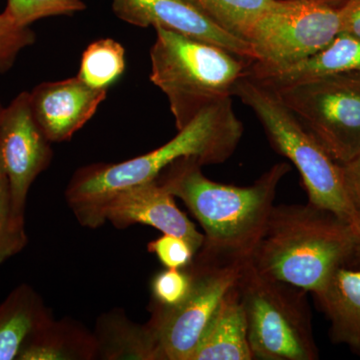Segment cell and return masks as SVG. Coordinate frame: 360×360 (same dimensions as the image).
<instances>
[{"label":"cell","mask_w":360,"mask_h":360,"mask_svg":"<svg viewBox=\"0 0 360 360\" xmlns=\"http://www.w3.org/2000/svg\"><path fill=\"white\" fill-rule=\"evenodd\" d=\"M290 172L288 163L279 162L251 186H227L207 179L196 158H184L168 165L156 180L202 227L205 243L196 253L248 264L264 236L277 187Z\"/></svg>","instance_id":"cell-1"},{"label":"cell","mask_w":360,"mask_h":360,"mask_svg":"<svg viewBox=\"0 0 360 360\" xmlns=\"http://www.w3.org/2000/svg\"><path fill=\"white\" fill-rule=\"evenodd\" d=\"M243 135L232 97L208 106L160 148L118 163L79 168L66 187L65 200L80 224L98 229L99 213L116 193L153 181L174 161L193 158L202 165H221L233 155Z\"/></svg>","instance_id":"cell-2"},{"label":"cell","mask_w":360,"mask_h":360,"mask_svg":"<svg viewBox=\"0 0 360 360\" xmlns=\"http://www.w3.org/2000/svg\"><path fill=\"white\" fill-rule=\"evenodd\" d=\"M354 224L319 206L274 205L250 264L259 274L310 292L356 255Z\"/></svg>","instance_id":"cell-3"},{"label":"cell","mask_w":360,"mask_h":360,"mask_svg":"<svg viewBox=\"0 0 360 360\" xmlns=\"http://www.w3.org/2000/svg\"><path fill=\"white\" fill-rule=\"evenodd\" d=\"M150 80L165 94L177 130L201 111L232 97L251 63L219 45L156 28Z\"/></svg>","instance_id":"cell-4"},{"label":"cell","mask_w":360,"mask_h":360,"mask_svg":"<svg viewBox=\"0 0 360 360\" xmlns=\"http://www.w3.org/2000/svg\"><path fill=\"white\" fill-rule=\"evenodd\" d=\"M232 96L238 97L253 111L272 148L297 168L309 202L354 224L357 210L348 198L341 165L305 129L276 92L245 75L234 85Z\"/></svg>","instance_id":"cell-5"},{"label":"cell","mask_w":360,"mask_h":360,"mask_svg":"<svg viewBox=\"0 0 360 360\" xmlns=\"http://www.w3.org/2000/svg\"><path fill=\"white\" fill-rule=\"evenodd\" d=\"M236 285L253 359H319L307 291L259 274L250 262Z\"/></svg>","instance_id":"cell-6"},{"label":"cell","mask_w":360,"mask_h":360,"mask_svg":"<svg viewBox=\"0 0 360 360\" xmlns=\"http://www.w3.org/2000/svg\"><path fill=\"white\" fill-rule=\"evenodd\" d=\"M274 90L338 165L359 155V75H329Z\"/></svg>","instance_id":"cell-7"},{"label":"cell","mask_w":360,"mask_h":360,"mask_svg":"<svg viewBox=\"0 0 360 360\" xmlns=\"http://www.w3.org/2000/svg\"><path fill=\"white\" fill-rule=\"evenodd\" d=\"M245 264L196 253L186 267L193 284L186 300L169 309L151 304L148 323L158 343V360L193 359L213 314L238 283Z\"/></svg>","instance_id":"cell-8"},{"label":"cell","mask_w":360,"mask_h":360,"mask_svg":"<svg viewBox=\"0 0 360 360\" xmlns=\"http://www.w3.org/2000/svg\"><path fill=\"white\" fill-rule=\"evenodd\" d=\"M341 32L338 9L314 0H272L246 35L255 63L293 65L330 44Z\"/></svg>","instance_id":"cell-9"},{"label":"cell","mask_w":360,"mask_h":360,"mask_svg":"<svg viewBox=\"0 0 360 360\" xmlns=\"http://www.w3.org/2000/svg\"><path fill=\"white\" fill-rule=\"evenodd\" d=\"M53 151L37 124L30 91L20 92L0 116V160L11 186L14 222L25 231V207L33 182L51 165Z\"/></svg>","instance_id":"cell-10"},{"label":"cell","mask_w":360,"mask_h":360,"mask_svg":"<svg viewBox=\"0 0 360 360\" xmlns=\"http://www.w3.org/2000/svg\"><path fill=\"white\" fill-rule=\"evenodd\" d=\"M106 221L118 229L134 224L148 225L162 233L186 239L196 252L205 243L203 233L177 207L174 196L156 179L116 193L99 213L101 226Z\"/></svg>","instance_id":"cell-11"},{"label":"cell","mask_w":360,"mask_h":360,"mask_svg":"<svg viewBox=\"0 0 360 360\" xmlns=\"http://www.w3.org/2000/svg\"><path fill=\"white\" fill-rule=\"evenodd\" d=\"M112 9L120 20L137 27L172 30L255 60L245 40L225 32L181 0H112Z\"/></svg>","instance_id":"cell-12"},{"label":"cell","mask_w":360,"mask_h":360,"mask_svg":"<svg viewBox=\"0 0 360 360\" xmlns=\"http://www.w3.org/2000/svg\"><path fill=\"white\" fill-rule=\"evenodd\" d=\"M108 90L92 89L77 77L37 84L30 91L33 115L51 143L70 141L96 115Z\"/></svg>","instance_id":"cell-13"},{"label":"cell","mask_w":360,"mask_h":360,"mask_svg":"<svg viewBox=\"0 0 360 360\" xmlns=\"http://www.w3.org/2000/svg\"><path fill=\"white\" fill-rule=\"evenodd\" d=\"M336 75H360V39L340 32L321 51L293 65L270 68L251 61L246 75L272 89Z\"/></svg>","instance_id":"cell-14"},{"label":"cell","mask_w":360,"mask_h":360,"mask_svg":"<svg viewBox=\"0 0 360 360\" xmlns=\"http://www.w3.org/2000/svg\"><path fill=\"white\" fill-rule=\"evenodd\" d=\"M314 295L330 321L331 340L360 356V264L335 270Z\"/></svg>","instance_id":"cell-15"},{"label":"cell","mask_w":360,"mask_h":360,"mask_svg":"<svg viewBox=\"0 0 360 360\" xmlns=\"http://www.w3.org/2000/svg\"><path fill=\"white\" fill-rule=\"evenodd\" d=\"M251 359L245 309L236 284L213 314L191 360Z\"/></svg>","instance_id":"cell-16"},{"label":"cell","mask_w":360,"mask_h":360,"mask_svg":"<svg viewBox=\"0 0 360 360\" xmlns=\"http://www.w3.org/2000/svg\"><path fill=\"white\" fill-rule=\"evenodd\" d=\"M51 317L32 286H16L0 302V360H18L27 338Z\"/></svg>","instance_id":"cell-17"},{"label":"cell","mask_w":360,"mask_h":360,"mask_svg":"<svg viewBox=\"0 0 360 360\" xmlns=\"http://www.w3.org/2000/svg\"><path fill=\"white\" fill-rule=\"evenodd\" d=\"M97 359L96 336L72 321H45L25 341L18 360Z\"/></svg>","instance_id":"cell-18"},{"label":"cell","mask_w":360,"mask_h":360,"mask_svg":"<svg viewBox=\"0 0 360 360\" xmlns=\"http://www.w3.org/2000/svg\"><path fill=\"white\" fill-rule=\"evenodd\" d=\"M97 359L158 360L153 329L129 321L122 310L103 315L97 321Z\"/></svg>","instance_id":"cell-19"},{"label":"cell","mask_w":360,"mask_h":360,"mask_svg":"<svg viewBox=\"0 0 360 360\" xmlns=\"http://www.w3.org/2000/svg\"><path fill=\"white\" fill-rule=\"evenodd\" d=\"M125 68L127 54L123 45L112 39H101L85 49L77 77L92 89L108 90L120 79Z\"/></svg>","instance_id":"cell-20"},{"label":"cell","mask_w":360,"mask_h":360,"mask_svg":"<svg viewBox=\"0 0 360 360\" xmlns=\"http://www.w3.org/2000/svg\"><path fill=\"white\" fill-rule=\"evenodd\" d=\"M193 6L214 25L245 40L258 16L272 0H181ZM248 42V41H246Z\"/></svg>","instance_id":"cell-21"},{"label":"cell","mask_w":360,"mask_h":360,"mask_svg":"<svg viewBox=\"0 0 360 360\" xmlns=\"http://www.w3.org/2000/svg\"><path fill=\"white\" fill-rule=\"evenodd\" d=\"M86 9L82 0H7L4 13L14 25L30 27L35 21L52 16H71Z\"/></svg>","instance_id":"cell-22"},{"label":"cell","mask_w":360,"mask_h":360,"mask_svg":"<svg viewBox=\"0 0 360 360\" xmlns=\"http://www.w3.org/2000/svg\"><path fill=\"white\" fill-rule=\"evenodd\" d=\"M4 106L0 103V116ZM27 245V234L18 229L13 219L11 186L0 160V265L21 252Z\"/></svg>","instance_id":"cell-23"},{"label":"cell","mask_w":360,"mask_h":360,"mask_svg":"<svg viewBox=\"0 0 360 360\" xmlns=\"http://www.w3.org/2000/svg\"><path fill=\"white\" fill-rule=\"evenodd\" d=\"M191 284L193 277L186 267L184 269L161 270L151 281V304L167 309L177 307L188 295Z\"/></svg>","instance_id":"cell-24"},{"label":"cell","mask_w":360,"mask_h":360,"mask_svg":"<svg viewBox=\"0 0 360 360\" xmlns=\"http://www.w3.org/2000/svg\"><path fill=\"white\" fill-rule=\"evenodd\" d=\"M35 40L37 35L30 27H20L6 13H0V75L11 70L20 52Z\"/></svg>","instance_id":"cell-25"},{"label":"cell","mask_w":360,"mask_h":360,"mask_svg":"<svg viewBox=\"0 0 360 360\" xmlns=\"http://www.w3.org/2000/svg\"><path fill=\"white\" fill-rule=\"evenodd\" d=\"M149 252L155 255L165 269H184L193 262L195 248L186 239L174 234H165L150 241Z\"/></svg>","instance_id":"cell-26"},{"label":"cell","mask_w":360,"mask_h":360,"mask_svg":"<svg viewBox=\"0 0 360 360\" xmlns=\"http://www.w3.org/2000/svg\"><path fill=\"white\" fill-rule=\"evenodd\" d=\"M342 172L343 184L348 198L352 205L360 208V153L352 158V160L341 165Z\"/></svg>","instance_id":"cell-27"},{"label":"cell","mask_w":360,"mask_h":360,"mask_svg":"<svg viewBox=\"0 0 360 360\" xmlns=\"http://www.w3.org/2000/svg\"><path fill=\"white\" fill-rule=\"evenodd\" d=\"M338 9L341 32L360 39V0H348Z\"/></svg>","instance_id":"cell-28"},{"label":"cell","mask_w":360,"mask_h":360,"mask_svg":"<svg viewBox=\"0 0 360 360\" xmlns=\"http://www.w3.org/2000/svg\"><path fill=\"white\" fill-rule=\"evenodd\" d=\"M354 226L355 232H356L357 238L356 255H355V260H359L360 264V208L357 210L356 219H355Z\"/></svg>","instance_id":"cell-29"},{"label":"cell","mask_w":360,"mask_h":360,"mask_svg":"<svg viewBox=\"0 0 360 360\" xmlns=\"http://www.w3.org/2000/svg\"><path fill=\"white\" fill-rule=\"evenodd\" d=\"M314 1L321 2V4H326V6L338 8V7L345 4L348 0H314Z\"/></svg>","instance_id":"cell-30"}]
</instances>
